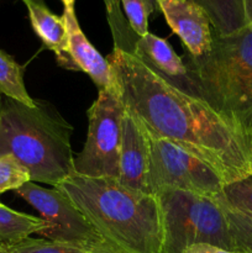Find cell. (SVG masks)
I'll return each mask as SVG.
<instances>
[{"instance_id": "1", "label": "cell", "mask_w": 252, "mask_h": 253, "mask_svg": "<svg viewBox=\"0 0 252 253\" xmlns=\"http://www.w3.org/2000/svg\"><path fill=\"white\" fill-rule=\"evenodd\" d=\"M106 59L119 82L126 110L148 133L204 161L224 184L252 174V156L205 101L173 85L135 54L119 47Z\"/></svg>"}, {"instance_id": "2", "label": "cell", "mask_w": 252, "mask_h": 253, "mask_svg": "<svg viewBox=\"0 0 252 253\" xmlns=\"http://www.w3.org/2000/svg\"><path fill=\"white\" fill-rule=\"evenodd\" d=\"M57 189L120 253H163V226L156 195L125 188L113 178L72 173Z\"/></svg>"}, {"instance_id": "3", "label": "cell", "mask_w": 252, "mask_h": 253, "mask_svg": "<svg viewBox=\"0 0 252 253\" xmlns=\"http://www.w3.org/2000/svg\"><path fill=\"white\" fill-rule=\"evenodd\" d=\"M185 58L190 95L205 101L252 156V25L215 32L207 54Z\"/></svg>"}, {"instance_id": "4", "label": "cell", "mask_w": 252, "mask_h": 253, "mask_svg": "<svg viewBox=\"0 0 252 253\" xmlns=\"http://www.w3.org/2000/svg\"><path fill=\"white\" fill-rule=\"evenodd\" d=\"M73 127L52 104L36 100L30 108L0 99V157L12 156L29 170L31 182L56 187L74 173Z\"/></svg>"}, {"instance_id": "5", "label": "cell", "mask_w": 252, "mask_h": 253, "mask_svg": "<svg viewBox=\"0 0 252 253\" xmlns=\"http://www.w3.org/2000/svg\"><path fill=\"white\" fill-rule=\"evenodd\" d=\"M162 215L163 253H183L194 245L237 251L229 222L212 197L179 189L156 193Z\"/></svg>"}, {"instance_id": "6", "label": "cell", "mask_w": 252, "mask_h": 253, "mask_svg": "<svg viewBox=\"0 0 252 253\" xmlns=\"http://www.w3.org/2000/svg\"><path fill=\"white\" fill-rule=\"evenodd\" d=\"M86 114L88 135L83 150L74 157V173L119 179L125 104L118 79L110 86L99 90L98 98Z\"/></svg>"}, {"instance_id": "7", "label": "cell", "mask_w": 252, "mask_h": 253, "mask_svg": "<svg viewBox=\"0 0 252 253\" xmlns=\"http://www.w3.org/2000/svg\"><path fill=\"white\" fill-rule=\"evenodd\" d=\"M148 194L155 195L161 189L187 190L207 197L221 193L224 182L204 161L165 138L148 133Z\"/></svg>"}, {"instance_id": "8", "label": "cell", "mask_w": 252, "mask_h": 253, "mask_svg": "<svg viewBox=\"0 0 252 253\" xmlns=\"http://www.w3.org/2000/svg\"><path fill=\"white\" fill-rule=\"evenodd\" d=\"M15 193L40 212V217L44 222L37 234L40 236L49 241L89 249L113 247L94 229L74 203L57 188L46 189L27 182Z\"/></svg>"}, {"instance_id": "9", "label": "cell", "mask_w": 252, "mask_h": 253, "mask_svg": "<svg viewBox=\"0 0 252 253\" xmlns=\"http://www.w3.org/2000/svg\"><path fill=\"white\" fill-rule=\"evenodd\" d=\"M119 183L135 192L148 194L150 140L142 124L126 110L123 118ZM151 195V194H150Z\"/></svg>"}, {"instance_id": "10", "label": "cell", "mask_w": 252, "mask_h": 253, "mask_svg": "<svg viewBox=\"0 0 252 253\" xmlns=\"http://www.w3.org/2000/svg\"><path fill=\"white\" fill-rule=\"evenodd\" d=\"M161 10L172 31L182 40L187 53L202 57L211 48L212 32L209 16L193 0H160Z\"/></svg>"}, {"instance_id": "11", "label": "cell", "mask_w": 252, "mask_h": 253, "mask_svg": "<svg viewBox=\"0 0 252 253\" xmlns=\"http://www.w3.org/2000/svg\"><path fill=\"white\" fill-rule=\"evenodd\" d=\"M62 17L68 31V51L76 71L88 74L99 90L115 83L116 77L110 62L96 51L83 34L76 11L64 9Z\"/></svg>"}, {"instance_id": "12", "label": "cell", "mask_w": 252, "mask_h": 253, "mask_svg": "<svg viewBox=\"0 0 252 253\" xmlns=\"http://www.w3.org/2000/svg\"><path fill=\"white\" fill-rule=\"evenodd\" d=\"M132 53L165 77L173 85L182 89L185 93H190L187 67L165 39H161L151 32L143 37H137Z\"/></svg>"}, {"instance_id": "13", "label": "cell", "mask_w": 252, "mask_h": 253, "mask_svg": "<svg viewBox=\"0 0 252 253\" xmlns=\"http://www.w3.org/2000/svg\"><path fill=\"white\" fill-rule=\"evenodd\" d=\"M29 10L30 21L35 34L40 37L44 47L53 51L57 63L64 69L76 71L68 51V31L63 17L54 15L40 0H24Z\"/></svg>"}, {"instance_id": "14", "label": "cell", "mask_w": 252, "mask_h": 253, "mask_svg": "<svg viewBox=\"0 0 252 253\" xmlns=\"http://www.w3.org/2000/svg\"><path fill=\"white\" fill-rule=\"evenodd\" d=\"M41 217L22 214L0 203V247L11 250L43 227Z\"/></svg>"}, {"instance_id": "15", "label": "cell", "mask_w": 252, "mask_h": 253, "mask_svg": "<svg viewBox=\"0 0 252 253\" xmlns=\"http://www.w3.org/2000/svg\"><path fill=\"white\" fill-rule=\"evenodd\" d=\"M202 6L215 32L219 35H230L247 26L242 0H193Z\"/></svg>"}, {"instance_id": "16", "label": "cell", "mask_w": 252, "mask_h": 253, "mask_svg": "<svg viewBox=\"0 0 252 253\" xmlns=\"http://www.w3.org/2000/svg\"><path fill=\"white\" fill-rule=\"evenodd\" d=\"M24 67L0 49V93L24 105L35 108L36 100L29 95L24 83Z\"/></svg>"}, {"instance_id": "17", "label": "cell", "mask_w": 252, "mask_h": 253, "mask_svg": "<svg viewBox=\"0 0 252 253\" xmlns=\"http://www.w3.org/2000/svg\"><path fill=\"white\" fill-rule=\"evenodd\" d=\"M212 198L219 203L225 216H226L236 249L239 251L252 253V217L230 207L221 199L219 194Z\"/></svg>"}, {"instance_id": "18", "label": "cell", "mask_w": 252, "mask_h": 253, "mask_svg": "<svg viewBox=\"0 0 252 253\" xmlns=\"http://www.w3.org/2000/svg\"><path fill=\"white\" fill-rule=\"evenodd\" d=\"M10 251L11 253H120L113 247L89 249V247L61 244L46 239H31V237H27L26 240L12 247Z\"/></svg>"}, {"instance_id": "19", "label": "cell", "mask_w": 252, "mask_h": 253, "mask_svg": "<svg viewBox=\"0 0 252 253\" xmlns=\"http://www.w3.org/2000/svg\"><path fill=\"white\" fill-rule=\"evenodd\" d=\"M219 195L230 207L252 217V174L225 184Z\"/></svg>"}, {"instance_id": "20", "label": "cell", "mask_w": 252, "mask_h": 253, "mask_svg": "<svg viewBox=\"0 0 252 253\" xmlns=\"http://www.w3.org/2000/svg\"><path fill=\"white\" fill-rule=\"evenodd\" d=\"M30 179L29 170L12 156L0 157V194L6 190H16Z\"/></svg>"}, {"instance_id": "21", "label": "cell", "mask_w": 252, "mask_h": 253, "mask_svg": "<svg viewBox=\"0 0 252 253\" xmlns=\"http://www.w3.org/2000/svg\"><path fill=\"white\" fill-rule=\"evenodd\" d=\"M127 16L131 30L137 37L148 34V16L152 9L147 0H119Z\"/></svg>"}, {"instance_id": "22", "label": "cell", "mask_w": 252, "mask_h": 253, "mask_svg": "<svg viewBox=\"0 0 252 253\" xmlns=\"http://www.w3.org/2000/svg\"><path fill=\"white\" fill-rule=\"evenodd\" d=\"M183 253H246L244 251H229V250L220 249V247L211 246V245H194L185 250Z\"/></svg>"}, {"instance_id": "23", "label": "cell", "mask_w": 252, "mask_h": 253, "mask_svg": "<svg viewBox=\"0 0 252 253\" xmlns=\"http://www.w3.org/2000/svg\"><path fill=\"white\" fill-rule=\"evenodd\" d=\"M247 25H252V0H242Z\"/></svg>"}, {"instance_id": "24", "label": "cell", "mask_w": 252, "mask_h": 253, "mask_svg": "<svg viewBox=\"0 0 252 253\" xmlns=\"http://www.w3.org/2000/svg\"><path fill=\"white\" fill-rule=\"evenodd\" d=\"M64 5V9L67 10H74V4H76V0H62Z\"/></svg>"}, {"instance_id": "25", "label": "cell", "mask_w": 252, "mask_h": 253, "mask_svg": "<svg viewBox=\"0 0 252 253\" xmlns=\"http://www.w3.org/2000/svg\"><path fill=\"white\" fill-rule=\"evenodd\" d=\"M147 1L148 4H150L152 11H155V10L158 9V1H160V0H147Z\"/></svg>"}, {"instance_id": "26", "label": "cell", "mask_w": 252, "mask_h": 253, "mask_svg": "<svg viewBox=\"0 0 252 253\" xmlns=\"http://www.w3.org/2000/svg\"><path fill=\"white\" fill-rule=\"evenodd\" d=\"M119 2V0H105V4L106 6H114V5H116Z\"/></svg>"}, {"instance_id": "27", "label": "cell", "mask_w": 252, "mask_h": 253, "mask_svg": "<svg viewBox=\"0 0 252 253\" xmlns=\"http://www.w3.org/2000/svg\"><path fill=\"white\" fill-rule=\"evenodd\" d=\"M0 253H11V251H10V250H5V249H1V247H0Z\"/></svg>"}]
</instances>
